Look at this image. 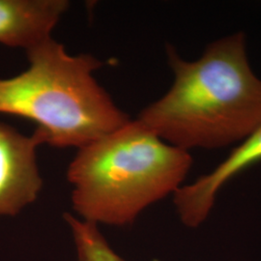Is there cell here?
<instances>
[{
    "instance_id": "obj_1",
    "label": "cell",
    "mask_w": 261,
    "mask_h": 261,
    "mask_svg": "<svg viewBox=\"0 0 261 261\" xmlns=\"http://www.w3.org/2000/svg\"><path fill=\"white\" fill-rule=\"evenodd\" d=\"M173 83L138 119L179 149H217L246 140L261 123V80L250 65L246 36L208 45L195 61L167 47Z\"/></svg>"
},
{
    "instance_id": "obj_2",
    "label": "cell",
    "mask_w": 261,
    "mask_h": 261,
    "mask_svg": "<svg viewBox=\"0 0 261 261\" xmlns=\"http://www.w3.org/2000/svg\"><path fill=\"white\" fill-rule=\"evenodd\" d=\"M67 179L76 217L126 226L173 195L192 168L190 152L159 138L138 118L79 148Z\"/></svg>"
},
{
    "instance_id": "obj_3",
    "label": "cell",
    "mask_w": 261,
    "mask_h": 261,
    "mask_svg": "<svg viewBox=\"0 0 261 261\" xmlns=\"http://www.w3.org/2000/svg\"><path fill=\"white\" fill-rule=\"evenodd\" d=\"M25 53L28 69L0 80V113L34 122L44 144L79 149L130 120L96 80L95 56L53 37Z\"/></svg>"
},
{
    "instance_id": "obj_4",
    "label": "cell",
    "mask_w": 261,
    "mask_h": 261,
    "mask_svg": "<svg viewBox=\"0 0 261 261\" xmlns=\"http://www.w3.org/2000/svg\"><path fill=\"white\" fill-rule=\"evenodd\" d=\"M41 145L37 130L28 136L0 121V218L17 216L37 200L44 184L38 166Z\"/></svg>"
},
{
    "instance_id": "obj_5",
    "label": "cell",
    "mask_w": 261,
    "mask_h": 261,
    "mask_svg": "<svg viewBox=\"0 0 261 261\" xmlns=\"http://www.w3.org/2000/svg\"><path fill=\"white\" fill-rule=\"evenodd\" d=\"M261 162V123L235 147L222 164L210 173L173 194V202L183 224L196 227L205 221L220 189L243 170Z\"/></svg>"
},
{
    "instance_id": "obj_6",
    "label": "cell",
    "mask_w": 261,
    "mask_h": 261,
    "mask_svg": "<svg viewBox=\"0 0 261 261\" xmlns=\"http://www.w3.org/2000/svg\"><path fill=\"white\" fill-rule=\"evenodd\" d=\"M68 0H0V44L25 51L53 37Z\"/></svg>"
},
{
    "instance_id": "obj_7",
    "label": "cell",
    "mask_w": 261,
    "mask_h": 261,
    "mask_svg": "<svg viewBox=\"0 0 261 261\" xmlns=\"http://www.w3.org/2000/svg\"><path fill=\"white\" fill-rule=\"evenodd\" d=\"M64 220L75 243L77 260L126 261L114 252L97 224L70 213L64 214Z\"/></svg>"
}]
</instances>
